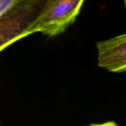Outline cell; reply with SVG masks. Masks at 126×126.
Masks as SVG:
<instances>
[{
  "label": "cell",
  "mask_w": 126,
  "mask_h": 126,
  "mask_svg": "<svg viewBox=\"0 0 126 126\" xmlns=\"http://www.w3.org/2000/svg\"><path fill=\"white\" fill-rule=\"evenodd\" d=\"M125 2V6H126V1H125V2Z\"/></svg>",
  "instance_id": "obj_5"
},
{
  "label": "cell",
  "mask_w": 126,
  "mask_h": 126,
  "mask_svg": "<svg viewBox=\"0 0 126 126\" xmlns=\"http://www.w3.org/2000/svg\"><path fill=\"white\" fill-rule=\"evenodd\" d=\"M98 65L110 72L126 71V33L97 43Z\"/></svg>",
  "instance_id": "obj_3"
},
{
  "label": "cell",
  "mask_w": 126,
  "mask_h": 126,
  "mask_svg": "<svg viewBox=\"0 0 126 126\" xmlns=\"http://www.w3.org/2000/svg\"><path fill=\"white\" fill-rule=\"evenodd\" d=\"M84 2L83 0H47L44 9L23 35L36 32L54 37L75 22Z\"/></svg>",
  "instance_id": "obj_2"
},
{
  "label": "cell",
  "mask_w": 126,
  "mask_h": 126,
  "mask_svg": "<svg viewBox=\"0 0 126 126\" xmlns=\"http://www.w3.org/2000/svg\"><path fill=\"white\" fill-rule=\"evenodd\" d=\"M44 0L0 1V50L23 38L44 9Z\"/></svg>",
  "instance_id": "obj_1"
},
{
  "label": "cell",
  "mask_w": 126,
  "mask_h": 126,
  "mask_svg": "<svg viewBox=\"0 0 126 126\" xmlns=\"http://www.w3.org/2000/svg\"><path fill=\"white\" fill-rule=\"evenodd\" d=\"M88 126H119L113 121H108L100 124H92Z\"/></svg>",
  "instance_id": "obj_4"
}]
</instances>
